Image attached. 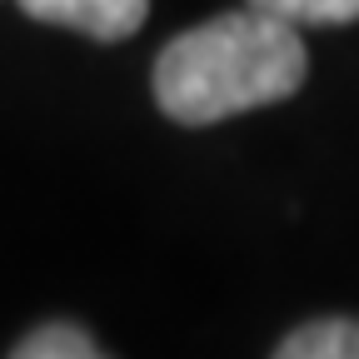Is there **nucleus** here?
<instances>
[{"label":"nucleus","mask_w":359,"mask_h":359,"mask_svg":"<svg viewBox=\"0 0 359 359\" xmlns=\"http://www.w3.org/2000/svg\"><path fill=\"white\" fill-rule=\"evenodd\" d=\"M309 75L299 25L269 11H224L175 35L155 60V100L180 125H215L280 105Z\"/></svg>","instance_id":"f257e3e1"},{"label":"nucleus","mask_w":359,"mask_h":359,"mask_svg":"<svg viewBox=\"0 0 359 359\" xmlns=\"http://www.w3.org/2000/svg\"><path fill=\"white\" fill-rule=\"evenodd\" d=\"M15 6L40 25H65L100 45L130 40L150 15V0H15Z\"/></svg>","instance_id":"f03ea898"},{"label":"nucleus","mask_w":359,"mask_h":359,"mask_svg":"<svg viewBox=\"0 0 359 359\" xmlns=\"http://www.w3.org/2000/svg\"><path fill=\"white\" fill-rule=\"evenodd\" d=\"M275 359H359V320H309L285 334Z\"/></svg>","instance_id":"7ed1b4c3"},{"label":"nucleus","mask_w":359,"mask_h":359,"mask_svg":"<svg viewBox=\"0 0 359 359\" xmlns=\"http://www.w3.org/2000/svg\"><path fill=\"white\" fill-rule=\"evenodd\" d=\"M11 359H110V354L80 325H40L11 349Z\"/></svg>","instance_id":"20e7f679"},{"label":"nucleus","mask_w":359,"mask_h":359,"mask_svg":"<svg viewBox=\"0 0 359 359\" xmlns=\"http://www.w3.org/2000/svg\"><path fill=\"white\" fill-rule=\"evenodd\" d=\"M255 11H269L290 25H349L359 20V0H245Z\"/></svg>","instance_id":"39448f33"}]
</instances>
